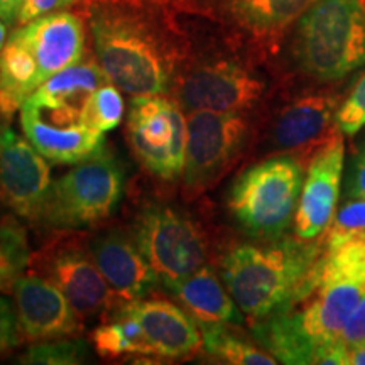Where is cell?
Listing matches in <instances>:
<instances>
[{"label": "cell", "instance_id": "obj_1", "mask_svg": "<svg viewBox=\"0 0 365 365\" xmlns=\"http://www.w3.org/2000/svg\"><path fill=\"white\" fill-rule=\"evenodd\" d=\"M365 294V239L327 249L293 298L259 319L254 335L277 362L346 365L340 333Z\"/></svg>", "mask_w": 365, "mask_h": 365}, {"label": "cell", "instance_id": "obj_2", "mask_svg": "<svg viewBox=\"0 0 365 365\" xmlns=\"http://www.w3.org/2000/svg\"><path fill=\"white\" fill-rule=\"evenodd\" d=\"M323 252L322 242L299 237L242 244L223 257L222 277L242 313L259 322L293 298Z\"/></svg>", "mask_w": 365, "mask_h": 365}, {"label": "cell", "instance_id": "obj_3", "mask_svg": "<svg viewBox=\"0 0 365 365\" xmlns=\"http://www.w3.org/2000/svg\"><path fill=\"white\" fill-rule=\"evenodd\" d=\"M294 58L319 81L365 66V0H317L298 19Z\"/></svg>", "mask_w": 365, "mask_h": 365}, {"label": "cell", "instance_id": "obj_4", "mask_svg": "<svg viewBox=\"0 0 365 365\" xmlns=\"http://www.w3.org/2000/svg\"><path fill=\"white\" fill-rule=\"evenodd\" d=\"M98 65L113 85L132 97L164 95L173 63L158 36L124 14L98 12L91 19Z\"/></svg>", "mask_w": 365, "mask_h": 365}, {"label": "cell", "instance_id": "obj_5", "mask_svg": "<svg viewBox=\"0 0 365 365\" xmlns=\"http://www.w3.org/2000/svg\"><path fill=\"white\" fill-rule=\"evenodd\" d=\"M303 168L294 158H271L254 164L237 178L228 208L237 223L261 239H279L294 220Z\"/></svg>", "mask_w": 365, "mask_h": 365}, {"label": "cell", "instance_id": "obj_6", "mask_svg": "<svg viewBox=\"0 0 365 365\" xmlns=\"http://www.w3.org/2000/svg\"><path fill=\"white\" fill-rule=\"evenodd\" d=\"M124 180L122 164L107 153L75 164L51 185L39 222L63 230L95 225L115 212Z\"/></svg>", "mask_w": 365, "mask_h": 365}, {"label": "cell", "instance_id": "obj_7", "mask_svg": "<svg viewBox=\"0 0 365 365\" xmlns=\"http://www.w3.org/2000/svg\"><path fill=\"white\" fill-rule=\"evenodd\" d=\"M134 239L168 289L207 262L208 242L203 228L175 208L145 207L137 217Z\"/></svg>", "mask_w": 365, "mask_h": 365}, {"label": "cell", "instance_id": "obj_8", "mask_svg": "<svg viewBox=\"0 0 365 365\" xmlns=\"http://www.w3.org/2000/svg\"><path fill=\"white\" fill-rule=\"evenodd\" d=\"M127 134L140 166L161 180L182 175L186 154V117L175 98L166 95L134 97Z\"/></svg>", "mask_w": 365, "mask_h": 365}, {"label": "cell", "instance_id": "obj_9", "mask_svg": "<svg viewBox=\"0 0 365 365\" xmlns=\"http://www.w3.org/2000/svg\"><path fill=\"white\" fill-rule=\"evenodd\" d=\"M249 122L242 112H190L182 182L198 193L217 181L235 161L247 139Z\"/></svg>", "mask_w": 365, "mask_h": 365}, {"label": "cell", "instance_id": "obj_10", "mask_svg": "<svg viewBox=\"0 0 365 365\" xmlns=\"http://www.w3.org/2000/svg\"><path fill=\"white\" fill-rule=\"evenodd\" d=\"M264 81L235 61L220 59L196 66L178 86L186 112H244L262 97Z\"/></svg>", "mask_w": 365, "mask_h": 365}, {"label": "cell", "instance_id": "obj_11", "mask_svg": "<svg viewBox=\"0 0 365 365\" xmlns=\"http://www.w3.org/2000/svg\"><path fill=\"white\" fill-rule=\"evenodd\" d=\"M21 125L26 139L48 161L56 164L88 161L105 149L103 134L90 129L81 120L78 107L46 110L24 103L21 107Z\"/></svg>", "mask_w": 365, "mask_h": 365}, {"label": "cell", "instance_id": "obj_12", "mask_svg": "<svg viewBox=\"0 0 365 365\" xmlns=\"http://www.w3.org/2000/svg\"><path fill=\"white\" fill-rule=\"evenodd\" d=\"M46 158L11 127H0V196L17 215L39 222L51 190Z\"/></svg>", "mask_w": 365, "mask_h": 365}, {"label": "cell", "instance_id": "obj_13", "mask_svg": "<svg viewBox=\"0 0 365 365\" xmlns=\"http://www.w3.org/2000/svg\"><path fill=\"white\" fill-rule=\"evenodd\" d=\"M344 163V132L336 129L325 143L318 145L303 180L293 220L299 239L317 240L322 234H327L335 217Z\"/></svg>", "mask_w": 365, "mask_h": 365}, {"label": "cell", "instance_id": "obj_14", "mask_svg": "<svg viewBox=\"0 0 365 365\" xmlns=\"http://www.w3.org/2000/svg\"><path fill=\"white\" fill-rule=\"evenodd\" d=\"M12 289L24 340H56L78 330V314L53 281L41 276H19Z\"/></svg>", "mask_w": 365, "mask_h": 365}, {"label": "cell", "instance_id": "obj_15", "mask_svg": "<svg viewBox=\"0 0 365 365\" xmlns=\"http://www.w3.org/2000/svg\"><path fill=\"white\" fill-rule=\"evenodd\" d=\"M12 36L33 56L41 81L80 63L85 53L83 22L71 12L48 14L22 24Z\"/></svg>", "mask_w": 365, "mask_h": 365}, {"label": "cell", "instance_id": "obj_16", "mask_svg": "<svg viewBox=\"0 0 365 365\" xmlns=\"http://www.w3.org/2000/svg\"><path fill=\"white\" fill-rule=\"evenodd\" d=\"M139 322L158 357L181 359L202 346V330L190 312L166 299H135L120 308Z\"/></svg>", "mask_w": 365, "mask_h": 365}, {"label": "cell", "instance_id": "obj_17", "mask_svg": "<svg viewBox=\"0 0 365 365\" xmlns=\"http://www.w3.org/2000/svg\"><path fill=\"white\" fill-rule=\"evenodd\" d=\"M90 252L112 294H117L125 304L144 298L159 282L135 239L132 240L120 232L97 237L91 242Z\"/></svg>", "mask_w": 365, "mask_h": 365}, {"label": "cell", "instance_id": "obj_18", "mask_svg": "<svg viewBox=\"0 0 365 365\" xmlns=\"http://www.w3.org/2000/svg\"><path fill=\"white\" fill-rule=\"evenodd\" d=\"M48 279L53 281L78 317H91L110 301L112 291L93 261V255L78 247H63L43 264Z\"/></svg>", "mask_w": 365, "mask_h": 365}, {"label": "cell", "instance_id": "obj_19", "mask_svg": "<svg viewBox=\"0 0 365 365\" xmlns=\"http://www.w3.org/2000/svg\"><path fill=\"white\" fill-rule=\"evenodd\" d=\"M340 98L333 95H308L294 100L279 113L272 129V144L296 150L323 144L335 132Z\"/></svg>", "mask_w": 365, "mask_h": 365}, {"label": "cell", "instance_id": "obj_20", "mask_svg": "<svg viewBox=\"0 0 365 365\" xmlns=\"http://www.w3.org/2000/svg\"><path fill=\"white\" fill-rule=\"evenodd\" d=\"M170 291L198 322L227 325H240L244 322L242 309L237 307L228 289L225 291L215 271L207 266L176 282Z\"/></svg>", "mask_w": 365, "mask_h": 365}, {"label": "cell", "instance_id": "obj_21", "mask_svg": "<svg viewBox=\"0 0 365 365\" xmlns=\"http://www.w3.org/2000/svg\"><path fill=\"white\" fill-rule=\"evenodd\" d=\"M107 81L110 80L105 75L102 66L93 61H80L49 76L24 103L46 110H56L63 107L81 108L91 91Z\"/></svg>", "mask_w": 365, "mask_h": 365}, {"label": "cell", "instance_id": "obj_22", "mask_svg": "<svg viewBox=\"0 0 365 365\" xmlns=\"http://www.w3.org/2000/svg\"><path fill=\"white\" fill-rule=\"evenodd\" d=\"M317 0H230L242 24L257 33H276L299 19Z\"/></svg>", "mask_w": 365, "mask_h": 365}, {"label": "cell", "instance_id": "obj_23", "mask_svg": "<svg viewBox=\"0 0 365 365\" xmlns=\"http://www.w3.org/2000/svg\"><path fill=\"white\" fill-rule=\"evenodd\" d=\"M202 330L205 354L223 364L232 365H276L277 360L269 352L228 330L227 323L198 322Z\"/></svg>", "mask_w": 365, "mask_h": 365}, {"label": "cell", "instance_id": "obj_24", "mask_svg": "<svg viewBox=\"0 0 365 365\" xmlns=\"http://www.w3.org/2000/svg\"><path fill=\"white\" fill-rule=\"evenodd\" d=\"M93 345L100 357L117 359L122 355H154L139 322L118 309L110 323L93 331Z\"/></svg>", "mask_w": 365, "mask_h": 365}, {"label": "cell", "instance_id": "obj_25", "mask_svg": "<svg viewBox=\"0 0 365 365\" xmlns=\"http://www.w3.org/2000/svg\"><path fill=\"white\" fill-rule=\"evenodd\" d=\"M124 112L125 105L120 88L112 81H107L86 97L81 105V120L90 129L105 134L120 125Z\"/></svg>", "mask_w": 365, "mask_h": 365}, {"label": "cell", "instance_id": "obj_26", "mask_svg": "<svg viewBox=\"0 0 365 365\" xmlns=\"http://www.w3.org/2000/svg\"><path fill=\"white\" fill-rule=\"evenodd\" d=\"M88 359V346L83 340L41 341L31 346L21 357L22 364L75 365Z\"/></svg>", "mask_w": 365, "mask_h": 365}, {"label": "cell", "instance_id": "obj_27", "mask_svg": "<svg viewBox=\"0 0 365 365\" xmlns=\"http://www.w3.org/2000/svg\"><path fill=\"white\" fill-rule=\"evenodd\" d=\"M354 239H365V200L354 198L346 202L327 230L325 247L333 249Z\"/></svg>", "mask_w": 365, "mask_h": 365}, {"label": "cell", "instance_id": "obj_28", "mask_svg": "<svg viewBox=\"0 0 365 365\" xmlns=\"http://www.w3.org/2000/svg\"><path fill=\"white\" fill-rule=\"evenodd\" d=\"M336 127L345 135H354L365 127V75L359 78L350 95L340 103Z\"/></svg>", "mask_w": 365, "mask_h": 365}, {"label": "cell", "instance_id": "obj_29", "mask_svg": "<svg viewBox=\"0 0 365 365\" xmlns=\"http://www.w3.org/2000/svg\"><path fill=\"white\" fill-rule=\"evenodd\" d=\"M21 341L19 322L9 299L0 296V357Z\"/></svg>", "mask_w": 365, "mask_h": 365}, {"label": "cell", "instance_id": "obj_30", "mask_svg": "<svg viewBox=\"0 0 365 365\" xmlns=\"http://www.w3.org/2000/svg\"><path fill=\"white\" fill-rule=\"evenodd\" d=\"M76 0H24L22 9L19 12V24H27V22L39 19V17L48 16V14L59 12L65 7H70Z\"/></svg>", "mask_w": 365, "mask_h": 365}, {"label": "cell", "instance_id": "obj_31", "mask_svg": "<svg viewBox=\"0 0 365 365\" xmlns=\"http://www.w3.org/2000/svg\"><path fill=\"white\" fill-rule=\"evenodd\" d=\"M365 340V294L360 298L357 307L346 319L344 330L340 333V341L350 346Z\"/></svg>", "mask_w": 365, "mask_h": 365}, {"label": "cell", "instance_id": "obj_32", "mask_svg": "<svg viewBox=\"0 0 365 365\" xmlns=\"http://www.w3.org/2000/svg\"><path fill=\"white\" fill-rule=\"evenodd\" d=\"M349 196L365 200V144L359 150L352 166V180L349 185Z\"/></svg>", "mask_w": 365, "mask_h": 365}, {"label": "cell", "instance_id": "obj_33", "mask_svg": "<svg viewBox=\"0 0 365 365\" xmlns=\"http://www.w3.org/2000/svg\"><path fill=\"white\" fill-rule=\"evenodd\" d=\"M21 269L12 262L11 255L7 254V250L0 244V291L14 287L17 277L21 276Z\"/></svg>", "mask_w": 365, "mask_h": 365}, {"label": "cell", "instance_id": "obj_34", "mask_svg": "<svg viewBox=\"0 0 365 365\" xmlns=\"http://www.w3.org/2000/svg\"><path fill=\"white\" fill-rule=\"evenodd\" d=\"M24 0H0V19L7 24L17 22Z\"/></svg>", "mask_w": 365, "mask_h": 365}, {"label": "cell", "instance_id": "obj_35", "mask_svg": "<svg viewBox=\"0 0 365 365\" xmlns=\"http://www.w3.org/2000/svg\"><path fill=\"white\" fill-rule=\"evenodd\" d=\"M346 365H365V340L346 346Z\"/></svg>", "mask_w": 365, "mask_h": 365}, {"label": "cell", "instance_id": "obj_36", "mask_svg": "<svg viewBox=\"0 0 365 365\" xmlns=\"http://www.w3.org/2000/svg\"><path fill=\"white\" fill-rule=\"evenodd\" d=\"M6 43H7V27H6V22L0 19V54H2Z\"/></svg>", "mask_w": 365, "mask_h": 365}]
</instances>
